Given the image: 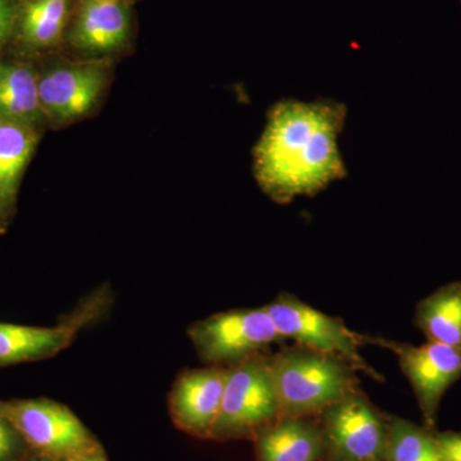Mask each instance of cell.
Listing matches in <instances>:
<instances>
[{
	"mask_svg": "<svg viewBox=\"0 0 461 461\" xmlns=\"http://www.w3.org/2000/svg\"><path fill=\"white\" fill-rule=\"evenodd\" d=\"M21 441L23 439L20 433L0 414V461L14 459L18 453Z\"/></svg>",
	"mask_w": 461,
	"mask_h": 461,
	"instance_id": "d6986e66",
	"label": "cell"
},
{
	"mask_svg": "<svg viewBox=\"0 0 461 461\" xmlns=\"http://www.w3.org/2000/svg\"><path fill=\"white\" fill-rule=\"evenodd\" d=\"M229 366H206L182 371L168 396L176 426L190 435L212 438L226 386Z\"/></svg>",
	"mask_w": 461,
	"mask_h": 461,
	"instance_id": "8fae6325",
	"label": "cell"
},
{
	"mask_svg": "<svg viewBox=\"0 0 461 461\" xmlns=\"http://www.w3.org/2000/svg\"><path fill=\"white\" fill-rule=\"evenodd\" d=\"M0 414L42 456L80 461L102 450L71 409L50 399L0 402Z\"/></svg>",
	"mask_w": 461,
	"mask_h": 461,
	"instance_id": "3957f363",
	"label": "cell"
},
{
	"mask_svg": "<svg viewBox=\"0 0 461 461\" xmlns=\"http://www.w3.org/2000/svg\"><path fill=\"white\" fill-rule=\"evenodd\" d=\"M363 341L382 346L396 355L417 396L427 429L435 430L442 397L461 378V348L430 341L415 346L369 336H363Z\"/></svg>",
	"mask_w": 461,
	"mask_h": 461,
	"instance_id": "9c48e42d",
	"label": "cell"
},
{
	"mask_svg": "<svg viewBox=\"0 0 461 461\" xmlns=\"http://www.w3.org/2000/svg\"><path fill=\"white\" fill-rule=\"evenodd\" d=\"M384 461H444L436 432L399 417L388 418Z\"/></svg>",
	"mask_w": 461,
	"mask_h": 461,
	"instance_id": "ac0fdd59",
	"label": "cell"
},
{
	"mask_svg": "<svg viewBox=\"0 0 461 461\" xmlns=\"http://www.w3.org/2000/svg\"><path fill=\"white\" fill-rule=\"evenodd\" d=\"M16 23V12L9 0H0V53Z\"/></svg>",
	"mask_w": 461,
	"mask_h": 461,
	"instance_id": "44dd1931",
	"label": "cell"
},
{
	"mask_svg": "<svg viewBox=\"0 0 461 461\" xmlns=\"http://www.w3.org/2000/svg\"><path fill=\"white\" fill-rule=\"evenodd\" d=\"M80 461H107L105 459L104 455H103L102 450L96 451L95 454L90 455V456L85 457V459Z\"/></svg>",
	"mask_w": 461,
	"mask_h": 461,
	"instance_id": "7402d4cb",
	"label": "cell"
},
{
	"mask_svg": "<svg viewBox=\"0 0 461 461\" xmlns=\"http://www.w3.org/2000/svg\"><path fill=\"white\" fill-rule=\"evenodd\" d=\"M414 323L429 341L461 348V282L445 285L420 300Z\"/></svg>",
	"mask_w": 461,
	"mask_h": 461,
	"instance_id": "2e32d148",
	"label": "cell"
},
{
	"mask_svg": "<svg viewBox=\"0 0 461 461\" xmlns=\"http://www.w3.org/2000/svg\"><path fill=\"white\" fill-rule=\"evenodd\" d=\"M107 84L102 63H71L38 71L39 98L47 122L63 124L89 113Z\"/></svg>",
	"mask_w": 461,
	"mask_h": 461,
	"instance_id": "30bf717a",
	"label": "cell"
},
{
	"mask_svg": "<svg viewBox=\"0 0 461 461\" xmlns=\"http://www.w3.org/2000/svg\"><path fill=\"white\" fill-rule=\"evenodd\" d=\"M41 140V131L0 117V236L17 213L21 181Z\"/></svg>",
	"mask_w": 461,
	"mask_h": 461,
	"instance_id": "7c38bea8",
	"label": "cell"
},
{
	"mask_svg": "<svg viewBox=\"0 0 461 461\" xmlns=\"http://www.w3.org/2000/svg\"><path fill=\"white\" fill-rule=\"evenodd\" d=\"M191 344L206 366H232L285 341L264 306L209 315L187 330Z\"/></svg>",
	"mask_w": 461,
	"mask_h": 461,
	"instance_id": "5b68a950",
	"label": "cell"
},
{
	"mask_svg": "<svg viewBox=\"0 0 461 461\" xmlns=\"http://www.w3.org/2000/svg\"><path fill=\"white\" fill-rule=\"evenodd\" d=\"M32 461H60V460L51 459V457L42 456V455H41V457H39V459L32 460Z\"/></svg>",
	"mask_w": 461,
	"mask_h": 461,
	"instance_id": "603a6c76",
	"label": "cell"
},
{
	"mask_svg": "<svg viewBox=\"0 0 461 461\" xmlns=\"http://www.w3.org/2000/svg\"><path fill=\"white\" fill-rule=\"evenodd\" d=\"M130 14L123 0H83L71 41L90 54L112 53L129 39Z\"/></svg>",
	"mask_w": 461,
	"mask_h": 461,
	"instance_id": "4fadbf2b",
	"label": "cell"
},
{
	"mask_svg": "<svg viewBox=\"0 0 461 461\" xmlns=\"http://www.w3.org/2000/svg\"><path fill=\"white\" fill-rule=\"evenodd\" d=\"M281 418L266 354L229 366L226 386L212 438H256Z\"/></svg>",
	"mask_w": 461,
	"mask_h": 461,
	"instance_id": "277c9868",
	"label": "cell"
},
{
	"mask_svg": "<svg viewBox=\"0 0 461 461\" xmlns=\"http://www.w3.org/2000/svg\"><path fill=\"white\" fill-rule=\"evenodd\" d=\"M436 439L444 461H461V433L436 432Z\"/></svg>",
	"mask_w": 461,
	"mask_h": 461,
	"instance_id": "ffe728a7",
	"label": "cell"
},
{
	"mask_svg": "<svg viewBox=\"0 0 461 461\" xmlns=\"http://www.w3.org/2000/svg\"><path fill=\"white\" fill-rule=\"evenodd\" d=\"M281 417L314 418L359 388L357 371L333 355L303 346L266 355Z\"/></svg>",
	"mask_w": 461,
	"mask_h": 461,
	"instance_id": "7a4b0ae2",
	"label": "cell"
},
{
	"mask_svg": "<svg viewBox=\"0 0 461 461\" xmlns=\"http://www.w3.org/2000/svg\"><path fill=\"white\" fill-rule=\"evenodd\" d=\"M258 461H321L323 438L317 418L281 417L256 437Z\"/></svg>",
	"mask_w": 461,
	"mask_h": 461,
	"instance_id": "5bb4252c",
	"label": "cell"
},
{
	"mask_svg": "<svg viewBox=\"0 0 461 461\" xmlns=\"http://www.w3.org/2000/svg\"><path fill=\"white\" fill-rule=\"evenodd\" d=\"M345 118V105L333 100L276 103L253 151L264 194L277 204H290L296 196H313L344 178L338 138Z\"/></svg>",
	"mask_w": 461,
	"mask_h": 461,
	"instance_id": "6da1fadb",
	"label": "cell"
},
{
	"mask_svg": "<svg viewBox=\"0 0 461 461\" xmlns=\"http://www.w3.org/2000/svg\"><path fill=\"white\" fill-rule=\"evenodd\" d=\"M112 305V288L100 286L83 297L56 326L0 323V368L56 357L74 344L85 329L105 317Z\"/></svg>",
	"mask_w": 461,
	"mask_h": 461,
	"instance_id": "ba28073f",
	"label": "cell"
},
{
	"mask_svg": "<svg viewBox=\"0 0 461 461\" xmlns=\"http://www.w3.org/2000/svg\"><path fill=\"white\" fill-rule=\"evenodd\" d=\"M315 418L323 438L321 461H384L388 418L360 388Z\"/></svg>",
	"mask_w": 461,
	"mask_h": 461,
	"instance_id": "8992f818",
	"label": "cell"
},
{
	"mask_svg": "<svg viewBox=\"0 0 461 461\" xmlns=\"http://www.w3.org/2000/svg\"><path fill=\"white\" fill-rule=\"evenodd\" d=\"M264 309L284 339H293L303 348L341 357L375 381L384 379L360 353L363 335L348 329L339 318L318 311L290 293L280 294L264 305Z\"/></svg>",
	"mask_w": 461,
	"mask_h": 461,
	"instance_id": "52a82bcc",
	"label": "cell"
},
{
	"mask_svg": "<svg viewBox=\"0 0 461 461\" xmlns=\"http://www.w3.org/2000/svg\"><path fill=\"white\" fill-rule=\"evenodd\" d=\"M0 117L41 132L48 123L39 98L35 67L0 60Z\"/></svg>",
	"mask_w": 461,
	"mask_h": 461,
	"instance_id": "9a60e30c",
	"label": "cell"
},
{
	"mask_svg": "<svg viewBox=\"0 0 461 461\" xmlns=\"http://www.w3.org/2000/svg\"><path fill=\"white\" fill-rule=\"evenodd\" d=\"M68 18V0H32L23 9L20 38L32 50L56 44Z\"/></svg>",
	"mask_w": 461,
	"mask_h": 461,
	"instance_id": "e0dca14e",
	"label": "cell"
}]
</instances>
